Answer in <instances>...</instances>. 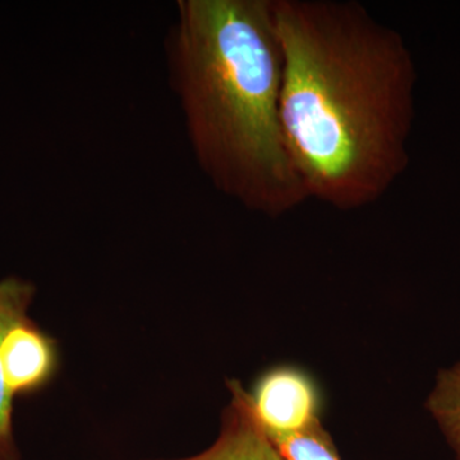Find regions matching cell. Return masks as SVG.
I'll list each match as a JSON object with an SVG mask.
<instances>
[{"mask_svg": "<svg viewBox=\"0 0 460 460\" xmlns=\"http://www.w3.org/2000/svg\"><path fill=\"white\" fill-rule=\"evenodd\" d=\"M280 111L310 199L374 204L410 164L417 72L401 33L354 0H272Z\"/></svg>", "mask_w": 460, "mask_h": 460, "instance_id": "cell-1", "label": "cell"}, {"mask_svg": "<svg viewBox=\"0 0 460 460\" xmlns=\"http://www.w3.org/2000/svg\"><path fill=\"white\" fill-rule=\"evenodd\" d=\"M166 57L190 148L215 190L269 217L310 199L281 120L272 0H180Z\"/></svg>", "mask_w": 460, "mask_h": 460, "instance_id": "cell-2", "label": "cell"}, {"mask_svg": "<svg viewBox=\"0 0 460 460\" xmlns=\"http://www.w3.org/2000/svg\"><path fill=\"white\" fill-rule=\"evenodd\" d=\"M248 396L257 423L271 440L321 423L319 389L310 375L295 366H278L263 372Z\"/></svg>", "mask_w": 460, "mask_h": 460, "instance_id": "cell-3", "label": "cell"}, {"mask_svg": "<svg viewBox=\"0 0 460 460\" xmlns=\"http://www.w3.org/2000/svg\"><path fill=\"white\" fill-rule=\"evenodd\" d=\"M226 384L232 402L224 411L217 440L198 456L174 460H286L257 423L248 392L238 380Z\"/></svg>", "mask_w": 460, "mask_h": 460, "instance_id": "cell-4", "label": "cell"}, {"mask_svg": "<svg viewBox=\"0 0 460 460\" xmlns=\"http://www.w3.org/2000/svg\"><path fill=\"white\" fill-rule=\"evenodd\" d=\"M426 407L460 460V363L440 372Z\"/></svg>", "mask_w": 460, "mask_h": 460, "instance_id": "cell-5", "label": "cell"}, {"mask_svg": "<svg viewBox=\"0 0 460 460\" xmlns=\"http://www.w3.org/2000/svg\"><path fill=\"white\" fill-rule=\"evenodd\" d=\"M271 441L286 460H341L337 447L321 423L307 431Z\"/></svg>", "mask_w": 460, "mask_h": 460, "instance_id": "cell-6", "label": "cell"}, {"mask_svg": "<svg viewBox=\"0 0 460 460\" xmlns=\"http://www.w3.org/2000/svg\"><path fill=\"white\" fill-rule=\"evenodd\" d=\"M13 395L9 392L2 362H0V460H20L12 428Z\"/></svg>", "mask_w": 460, "mask_h": 460, "instance_id": "cell-7", "label": "cell"}]
</instances>
